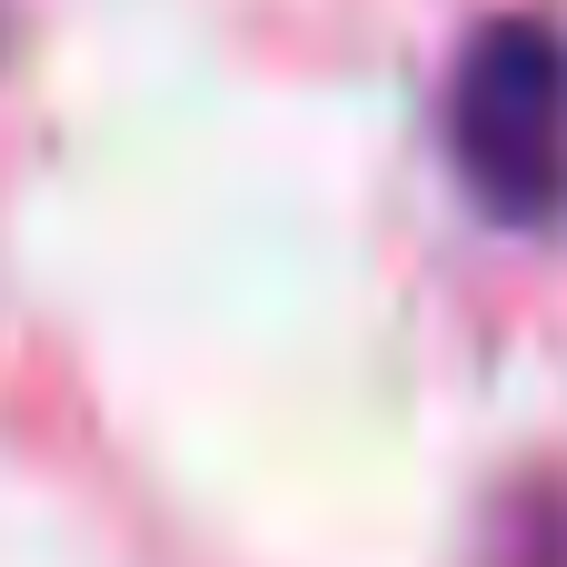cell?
I'll list each match as a JSON object with an SVG mask.
<instances>
[{"label":"cell","mask_w":567,"mask_h":567,"mask_svg":"<svg viewBox=\"0 0 567 567\" xmlns=\"http://www.w3.org/2000/svg\"><path fill=\"white\" fill-rule=\"evenodd\" d=\"M449 150L478 209L548 219L567 199V40L548 20H488L449 80Z\"/></svg>","instance_id":"obj_1"}]
</instances>
